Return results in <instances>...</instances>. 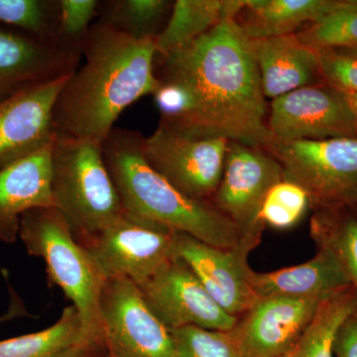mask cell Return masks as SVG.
<instances>
[{"instance_id": "cell-1", "label": "cell", "mask_w": 357, "mask_h": 357, "mask_svg": "<svg viewBox=\"0 0 357 357\" xmlns=\"http://www.w3.org/2000/svg\"><path fill=\"white\" fill-rule=\"evenodd\" d=\"M237 18H225L182 49L156 57L155 75L160 83L184 89L191 100L184 119L167 128L196 139L264 148L271 138L266 102L250 40Z\"/></svg>"}, {"instance_id": "cell-2", "label": "cell", "mask_w": 357, "mask_h": 357, "mask_svg": "<svg viewBox=\"0 0 357 357\" xmlns=\"http://www.w3.org/2000/svg\"><path fill=\"white\" fill-rule=\"evenodd\" d=\"M83 57L56 100L54 132L102 143L129 105L159 88L155 39L131 38L96 21Z\"/></svg>"}, {"instance_id": "cell-3", "label": "cell", "mask_w": 357, "mask_h": 357, "mask_svg": "<svg viewBox=\"0 0 357 357\" xmlns=\"http://www.w3.org/2000/svg\"><path fill=\"white\" fill-rule=\"evenodd\" d=\"M144 138L139 131L114 128L102 143L103 160L124 211L215 248L243 243L238 229L213 204L185 196L148 164Z\"/></svg>"}, {"instance_id": "cell-4", "label": "cell", "mask_w": 357, "mask_h": 357, "mask_svg": "<svg viewBox=\"0 0 357 357\" xmlns=\"http://www.w3.org/2000/svg\"><path fill=\"white\" fill-rule=\"evenodd\" d=\"M18 238L28 255L42 258L50 285L72 301L83 326V335L103 337L100 303L105 278L86 249L77 241L70 222L54 206L23 213Z\"/></svg>"}, {"instance_id": "cell-5", "label": "cell", "mask_w": 357, "mask_h": 357, "mask_svg": "<svg viewBox=\"0 0 357 357\" xmlns=\"http://www.w3.org/2000/svg\"><path fill=\"white\" fill-rule=\"evenodd\" d=\"M54 206L64 213L76 236L114 222L124 213L105 165L102 143L54 136L51 147Z\"/></svg>"}, {"instance_id": "cell-6", "label": "cell", "mask_w": 357, "mask_h": 357, "mask_svg": "<svg viewBox=\"0 0 357 357\" xmlns=\"http://www.w3.org/2000/svg\"><path fill=\"white\" fill-rule=\"evenodd\" d=\"M283 169V178L309 195L311 208H357V138L283 141L263 148Z\"/></svg>"}, {"instance_id": "cell-7", "label": "cell", "mask_w": 357, "mask_h": 357, "mask_svg": "<svg viewBox=\"0 0 357 357\" xmlns=\"http://www.w3.org/2000/svg\"><path fill=\"white\" fill-rule=\"evenodd\" d=\"M178 231L128 211L105 229L76 236L105 278L146 280L176 255Z\"/></svg>"}, {"instance_id": "cell-8", "label": "cell", "mask_w": 357, "mask_h": 357, "mask_svg": "<svg viewBox=\"0 0 357 357\" xmlns=\"http://www.w3.org/2000/svg\"><path fill=\"white\" fill-rule=\"evenodd\" d=\"M283 169L266 150L229 141L222 180L211 203L238 229L241 241L257 246L264 225L259 213Z\"/></svg>"}, {"instance_id": "cell-9", "label": "cell", "mask_w": 357, "mask_h": 357, "mask_svg": "<svg viewBox=\"0 0 357 357\" xmlns=\"http://www.w3.org/2000/svg\"><path fill=\"white\" fill-rule=\"evenodd\" d=\"M103 337L109 351L124 357H177L172 331L128 278H109L100 303Z\"/></svg>"}, {"instance_id": "cell-10", "label": "cell", "mask_w": 357, "mask_h": 357, "mask_svg": "<svg viewBox=\"0 0 357 357\" xmlns=\"http://www.w3.org/2000/svg\"><path fill=\"white\" fill-rule=\"evenodd\" d=\"M229 140L196 139L158 126L144 138L152 168L190 198L211 203L222 180Z\"/></svg>"}, {"instance_id": "cell-11", "label": "cell", "mask_w": 357, "mask_h": 357, "mask_svg": "<svg viewBox=\"0 0 357 357\" xmlns=\"http://www.w3.org/2000/svg\"><path fill=\"white\" fill-rule=\"evenodd\" d=\"M137 286L152 311L171 331L198 326L227 332L238 319L218 306L189 264L177 255Z\"/></svg>"}, {"instance_id": "cell-12", "label": "cell", "mask_w": 357, "mask_h": 357, "mask_svg": "<svg viewBox=\"0 0 357 357\" xmlns=\"http://www.w3.org/2000/svg\"><path fill=\"white\" fill-rule=\"evenodd\" d=\"M270 139L357 138V124L344 96L326 84L305 86L272 100Z\"/></svg>"}, {"instance_id": "cell-13", "label": "cell", "mask_w": 357, "mask_h": 357, "mask_svg": "<svg viewBox=\"0 0 357 357\" xmlns=\"http://www.w3.org/2000/svg\"><path fill=\"white\" fill-rule=\"evenodd\" d=\"M326 298L258 297L231 330L241 357H283L311 323Z\"/></svg>"}, {"instance_id": "cell-14", "label": "cell", "mask_w": 357, "mask_h": 357, "mask_svg": "<svg viewBox=\"0 0 357 357\" xmlns=\"http://www.w3.org/2000/svg\"><path fill=\"white\" fill-rule=\"evenodd\" d=\"M255 248L248 243L215 248L178 231L175 253L189 264L218 306L239 318L258 299L251 283L253 270L248 265L249 253Z\"/></svg>"}, {"instance_id": "cell-15", "label": "cell", "mask_w": 357, "mask_h": 357, "mask_svg": "<svg viewBox=\"0 0 357 357\" xmlns=\"http://www.w3.org/2000/svg\"><path fill=\"white\" fill-rule=\"evenodd\" d=\"M70 76L25 89L0 102V169L50 144L55 136L54 107Z\"/></svg>"}, {"instance_id": "cell-16", "label": "cell", "mask_w": 357, "mask_h": 357, "mask_svg": "<svg viewBox=\"0 0 357 357\" xmlns=\"http://www.w3.org/2000/svg\"><path fill=\"white\" fill-rule=\"evenodd\" d=\"M82 57L60 45L0 27V102L25 89L70 76Z\"/></svg>"}, {"instance_id": "cell-17", "label": "cell", "mask_w": 357, "mask_h": 357, "mask_svg": "<svg viewBox=\"0 0 357 357\" xmlns=\"http://www.w3.org/2000/svg\"><path fill=\"white\" fill-rule=\"evenodd\" d=\"M52 142L34 154L0 169L1 243L13 244L17 241L21 217L26 211L54 206L51 192Z\"/></svg>"}, {"instance_id": "cell-18", "label": "cell", "mask_w": 357, "mask_h": 357, "mask_svg": "<svg viewBox=\"0 0 357 357\" xmlns=\"http://www.w3.org/2000/svg\"><path fill=\"white\" fill-rule=\"evenodd\" d=\"M265 98H279L305 86L324 84L316 51L297 35L250 40Z\"/></svg>"}, {"instance_id": "cell-19", "label": "cell", "mask_w": 357, "mask_h": 357, "mask_svg": "<svg viewBox=\"0 0 357 357\" xmlns=\"http://www.w3.org/2000/svg\"><path fill=\"white\" fill-rule=\"evenodd\" d=\"M251 283L258 297L328 298L351 286L335 257L323 248H317L314 257L301 264L263 273L253 271Z\"/></svg>"}, {"instance_id": "cell-20", "label": "cell", "mask_w": 357, "mask_h": 357, "mask_svg": "<svg viewBox=\"0 0 357 357\" xmlns=\"http://www.w3.org/2000/svg\"><path fill=\"white\" fill-rule=\"evenodd\" d=\"M245 0H177L155 39L156 55L165 57L203 36L220 21L238 17Z\"/></svg>"}, {"instance_id": "cell-21", "label": "cell", "mask_w": 357, "mask_h": 357, "mask_svg": "<svg viewBox=\"0 0 357 357\" xmlns=\"http://www.w3.org/2000/svg\"><path fill=\"white\" fill-rule=\"evenodd\" d=\"M340 0H245V20L239 22L249 40L295 34L330 13ZM238 20V18H237Z\"/></svg>"}, {"instance_id": "cell-22", "label": "cell", "mask_w": 357, "mask_h": 357, "mask_svg": "<svg viewBox=\"0 0 357 357\" xmlns=\"http://www.w3.org/2000/svg\"><path fill=\"white\" fill-rule=\"evenodd\" d=\"M312 211V241L335 257L357 292V208L337 206Z\"/></svg>"}, {"instance_id": "cell-23", "label": "cell", "mask_w": 357, "mask_h": 357, "mask_svg": "<svg viewBox=\"0 0 357 357\" xmlns=\"http://www.w3.org/2000/svg\"><path fill=\"white\" fill-rule=\"evenodd\" d=\"M356 310L357 292L352 286L326 298L302 337L283 357H335L340 326Z\"/></svg>"}, {"instance_id": "cell-24", "label": "cell", "mask_w": 357, "mask_h": 357, "mask_svg": "<svg viewBox=\"0 0 357 357\" xmlns=\"http://www.w3.org/2000/svg\"><path fill=\"white\" fill-rule=\"evenodd\" d=\"M173 4L168 0L100 1L98 21L131 38L156 39L166 26Z\"/></svg>"}, {"instance_id": "cell-25", "label": "cell", "mask_w": 357, "mask_h": 357, "mask_svg": "<svg viewBox=\"0 0 357 357\" xmlns=\"http://www.w3.org/2000/svg\"><path fill=\"white\" fill-rule=\"evenodd\" d=\"M83 337L76 307H65L54 325L39 331L0 340V357H57Z\"/></svg>"}, {"instance_id": "cell-26", "label": "cell", "mask_w": 357, "mask_h": 357, "mask_svg": "<svg viewBox=\"0 0 357 357\" xmlns=\"http://www.w3.org/2000/svg\"><path fill=\"white\" fill-rule=\"evenodd\" d=\"M296 35L314 51L357 48V0H340L330 13Z\"/></svg>"}, {"instance_id": "cell-27", "label": "cell", "mask_w": 357, "mask_h": 357, "mask_svg": "<svg viewBox=\"0 0 357 357\" xmlns=\"http://www.w3.org/2000/svg\"><path fill=\"white\" fill-rule=\"evenodd\" d=\"M57 25L58 0H0V27L58 44Z\"/></svg>"}, {"instance_id": "cell-28", "label": "cell", "mask_w": 357, "mask_h": 357, "mask_svg": "<svg viewBox=\"0 0 357 357\" xmlns=\"http://www.w3.org/2000/svg\"><path fill=\"white\" fill-rule=\"evenodd\" d=\"M311 208V199L301 185L283 178L267 192L259 213L264 227L286 230L296 227Z\"/></svg>"}, {"instance_id": "cell-29", "label": "cell", "mask_w": 357, "mask_h": 357, "mask_svg": "<svg viewBox=\"0 0 357 357\" xmlns=\"http://www.w3.org/2000/svg\"><path fill=\"white\" fill-rule=\"evenodd\" d=\"M172 333L177 357H241L231 331L184 326Z\"/></svg>"}, {"instance_id": "cell-30", "label": "cell", "mask_w": 357, "mask_h": 357, "mask_svg": "<svg viewBox=\"0 0 357 357\" xmlns=\"http://www.w3.org/2000/svg\"><path fill=\"white\" fill-rule=\"evenodd\" d=\"M100 4L98 0H58L57 43L83 55Z\"/></svg>"}, {"instance_id": "cell-31", "label": "cell", "mask_w": 357, "mask_h": 357, "mask_svg": "<svg viewBox=\"0 0 357 357\" xmlns=\"http://www.w3.org/2000/svg\"><path fill=\"white\" fill-rule=\"evenodd\" d=\"M323 84L342 93H357V55L344 50L316 51Z\"/></svg>"}, {"instance_id": "cell-32", "label": "cell", "mask_w": 357, "mask_h": 357, "mask_svg": "<svg viewBox=\"0 0 357 357\" xmlns=\"http://www.w3.org/2000/svg\"><path fill=\"white\" fill-rule=\"evenodd\" d=\"M335 357H357V310L340 326L335 340Z\"/></svg>"}, {"instance_id": "cell-33", "label": "cell", "mask_w": 357, "mask_h": 357, "mask_svg": "<svg viewBox=\"0 0 357 357\" xmlns=\"http://www.w3.org/2000/svg\"><path fill=\"white\" fill-rule=\"evenodd\" d=\"M107 349L105 337L84 335L57 357H100Z\"/></svg>"}, {"instance_id": "cell-34", "label": "cell", "mask_w": 357, "mask_h": 357, "mask_svg": "<svg viewBox=\"0 0 357 357\" xmlns=\"http://www.w3.org/2000/svg\"><path fill=\"white\" fill-rule=\"evenodd\" d=\"M9 293H10V305H9L8 310H7L6 314L0 316V325L6 323V321H13L14 319L28 314L22 300L20 299V296L16 294L15 291L13 290V288L9 287Z\"/></svg>"}, {"instance_id": "cell-35", "label": "cell", "mask_w": 357, "mask_h": 357, "mask_svg": "<svg viewBox=\"0 0 357 357\" xmlns=\"http://www.w3.org/2000/svg\"><path fill=\"white\" fill-rule=\"evenodd\" d=\"M357 124V93H342Z\"/></svg>"}, {"instance_id": "cell-36", "label": "cell", "mask_w": 357, "mask_h": 357, "mask_svg": "<svg viewBox=\"0 0 357 357\" xmlns=\"http://www.w3.org/2000/svg\"><path fill=\"white\" fill-rule=\"evenodd\" d=\"M100 357H124L122 356H119V354H115V352L109 351V349H105V351L103 352V354Z\"/></svg>"}, {"instance_id": "cell-37", "label": "cell", "mask_w": 357, "mask_h": 357, "mask_svg": "<svg viewBox=\"0 0 357 357\" xmlns=\"http://www.w3.org/2000/svg\"><path fill=\"white\" fill-rule=\"evenodd\" d=\"M344 51L351 52V53H352V54H356V55H357V48H354V49H347V50H344Z\"/></svg>"}]
</instances>
